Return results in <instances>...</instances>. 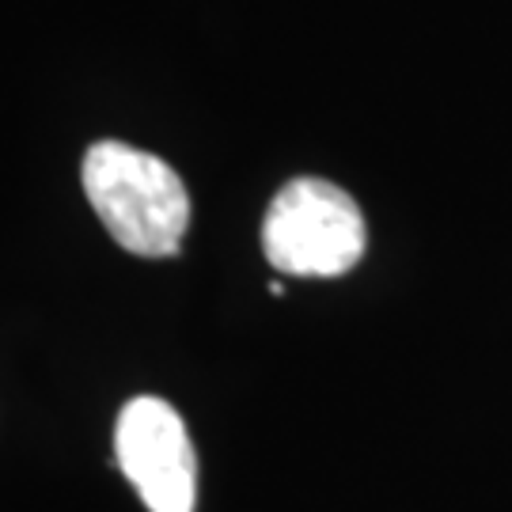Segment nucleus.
I'll return each mask as SVG.
<instances>
[{"label":"nucleus","instance_id":"1","mask_svg":"<svg viewBox=\"0 0 512 512\" xmlns=\"http://www.w3.org/2000/svg\"><path fill=\"white\" fill-rule=\"evenodd\" d=\"M84 194L110 239L141 258L179 255L190 198L175 167L145 148L99 141L84 156Z\"/></svg>","mask_w":512,"mask_h":512},{"label":"nucleus","instance_id":"2","mask_svg":"<svg viewBox=\"0 0 512 512\" xmlns=\"http://www.w3.org/2000/svg\"><path fill=\"white\" fill-rule=\"evenodd\" d=\"M270 266L293 277H342L365 255V217L342 186L293 179L262 220Z\"/></svg>","mask_w":512,"mask_h":512},{"label":"nucleus","instance_id":"3","mask_svg":"<svg viewBox=\"0 0 512 512\" xmlns=\"http://www.w3.org/2000/svg\"><path fill=\"white\" fill-rule=\"evenodd\" d=\"M122 475L152 512H194L198 459L179 410L164 399L141 395L126 403L114 429Z\"/></svg>","mask_w":512,"mask_h":512}]
</instances>
